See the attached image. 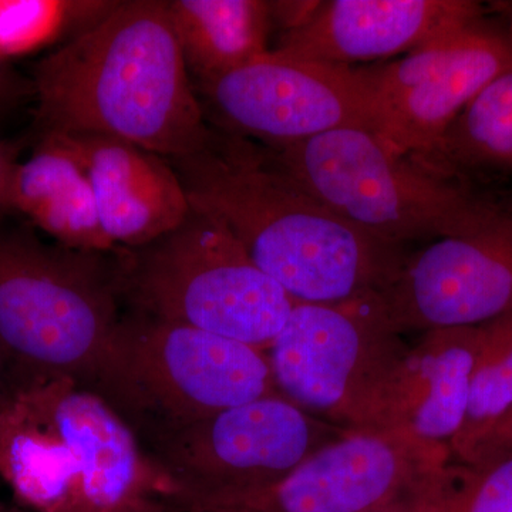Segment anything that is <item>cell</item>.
Instances as JSON below:
<instances>
[{"mask_svg":"<svg viewBox=\"0 0 512 512\" xmlns=\"http://www.w3.org/2000/svg\"><path fill=\"white\" fill-rule=\"evenodd\" d=\"M121 302L265 352L295 301L220 221L197 208L144 247L113 251Z\"/></svg>","mask_w":512,"mask_h":512,"instance_id":"6","label":"cell"},{"mask_svg":"<svg viewBox=\"0 0 512 512\" xmlns=\"http://www.w3.org/2000/svg\"><path fill=\"white\" fill-rule=\"evenodd\" d=\"M271 154L330 211L393 247L468 234L501 211L366 128H340Z\"/></svg>","mask_w":512,"mask_h":512,"instance_id":"7","label":"cell"},{"mask_svg":"<svg viewBox=\"0 0 512 512\" xmlns=\"http://www.w3.org/2000/svg\"><path fill=\"white\" fill-rule=\"evenodd\" d=\"M478 16L477 3L467 0H333L320 3L302 28L285 33L276 50L350 67L412 52Z\"/></svg>","mask_w":512,"mask_h":512,"instance_id":"14","label":"cell"},{"mask_svg":"<svg viewBox=\"0 0 512 512\" xmlns=\"http://www.w3.org/2000/svg\"><path fill=\"white\" fill-rule=\"evenodd\" d=\"M512 457V406L473 444L458 463L488 466Z\"/></svg>","mask_w":512,"mask_h":512,"instance_id":"23","label":"cell"},{"mask_svg":"<svg viewBox=\"0 0 512 512\" xmlns=\"http://www.w3.org/2000/svg\"><path fill=\"white\" fill-rule=\"evenodd\" d=\"M380 292L338 303H296L265 350L278 394L332 426L386 430L409 346Z\"/></svg>","mask_w":512,"mask_h":512,"instance_id":"8","label":"cell"},{"mask_svg":"<svg viewBox=\"0 0 512 512\" xmlns=\"http://www.w3.org/2000/svg\"><path fill=\"white\" fill-rule=\"evenodd\" d=\"M167 10L188 72L200 83L234 72L269 52V2L171 0Z\"/></svg>","mask_w":512,"mask_h":512,"instance_id":"18","label":"cell"},{"mask_svg":"<svg viewBox=\"0 0 512 512\" xmlns=\"http://www.w3.org/2000/svg\"><path fill=\"white\" fill-rule=\"evenodd\" d=\"M348 431L316 419L281 396L212 414L144 441L185 501L276 483Z\"/></svg>","mask_w":512,"mask_h":512,"instance_id":"10","label":"cell"},{"mask_svg":"<svg viewBox=\"0 0 512 512\" xmlns=\"http://www.w3.org/2000/svg\"><path fill=\"white\" fill-rule=\"evenodd\" d=\"M120 302L113 251L0 231V350L23 384L69 377L89 387Z\"/></svg>","mask_w":512,"mask_h":512,"instance_id":"4","label":"cell"},{"mask_svg":"<svg viewBox=\"0 0 512 512\" xmlns=\"http://www.w3.org/2000/svg\"><path fill=\"white\" fill-rule=\"evenodd\" d=\"M200 89L227 133L264 141L274 150L340 128L379 126L365 70L315 62L275 50Z\"/></svg>","mask_w":512,"mask_h":512,"instance_id":"11","label":"cell"},{"mask_svg":"<svg viewBox=\"0 0 512 512\" xmlns=\"http://www.w3.org/2000/svg\"><path fill=\"white\" fill-rule=\"evenodd\" d=\"M414 512H512V457L488 466L446 464Z\"/></svg>","mask_w":512,"mask_h":512,"instance_id":"22","label":"cell"},{"mask_svg":"<svg viewBox=\"0 0 512 512\" xmlns=\"http://www.w3.org/2000/svg\"><path fill=\"white\" fill-rule=\"evenodd\" d=\"M117 2L0 0V55H28L55 42L69 29L74 36L100 22Z\"/></svg>","mask_w":512,"mask_h":512,"instance_id":"21","label":"cell"},{"mask_svg":"<svg viewBox=\"0 0 512 512\" xmlns=\"http://www.w3.org/2000/svg\"><path fill=\"white\" fill-rule=\"evenodd\" d=\"M57 136L83 161L101 228L114 249L144 247L190 214L187 192L168 158L119 138Z\"/></svg>","mask_w":512,"mask_h":512,"instance_id":"15","label":"cell"},{"mask_svg":"<svg viewBox=\"0 0 512 512\" xmlns=\"http://www.w3.org/2000/svg\"><path fill=\"white\" fill-rule=\"evenodd\" d=\"M0 512H5V511H0Z\"/></svg>","mask_w":512,"mask_h":512,"instance_id":"29","label":"cell"},{"mask_svg":"<svg viewBox=\"0 0 512 512\" xmlns=\"http://www.w3.org/2000/svg\"><path fill=\"white\" fill-rule=\"evenodd\" d=\"M212 512H238V511H212Z\"/></svg>","mask_w":512,"mask_h":512,"instance_id":"28","label":"cell"},{"mask_svg":"<svg viewBox=\"0 0 512 512\" xmlns=\"http://www.w3.org/2000/svg\"><path fill=\"white\" fill-rule=\"evenodd\" d=\"M434 151L453 163L512 170V69L468 103Z\"/></svg>","mask_w":512,"mask_h":512,"instance_id":"19","label":"cell"},{"mask_svg":"<svg viewBox=\"0 0 512 512\" xmlns=\"http://www.w3.org/2000/svg\"><path fill=\"white\" fill-rule=\"evenodd\" d=\"M394 328L430 332L481 326L512 313V215L437 239L404 259L380 292Z\"/></svg>","mask_w":512,"mask_h":512,"instance_id":"13","label":"cell"},{"mask_svg":"<svg viewBox=\"0 0 512 512\" xmlns=\"http://www.w3.org/2000/svg\"><path fill=\"white\" fill-rule=\"evenodd\" d=\"M16 154L8 144L0 141V210H6L10 181L15 173Z\"/></svg>","mask_w":512,"mask_h":512,"instance_id":"26","label":"cell"},{"mask_svg":"<svg viewBox=\"0 0 512 512\" xmlns=\"http://www.w3.org/2000/svg\"><path fill=\"white\" fill-rule=\"evenodd\" d=\"M22 386V380L16 375L8 359L0 350V412L12 402L13 397Z\"/></svg>","mask_w":512,"mask_h":512,"instance_id":"25","label":"cell"},{"mask_svg":"<svg viewBox=\"0 0 512 512\" xmlns=\"http://www.w3.org/2000/svg\"><path fill=\"white\" fill-rule=\"evenodd\" d=\"M512 69V47L480 19L436 37L399 62L365 70L377 134L403 154H430L468 103Z\"/></svg>","mask_w":512,"mask_h":512,"instance_id":"12","label":"cell"},{"mask_svg":"<svg viewBox=\"0 0 512 512\" xmlns=\"http://www.w3.org/2000/svg\"><path fill=\"white\" fill-rule=\"evenodd\" d=\"M481 339L483 326L423 333L394 382L386 430L450 447L466 416Z\"/></svg>","mask_w":512,"mask_h":512,"instance_id":"16","label":"cell"},{"mask_svg":"<svg viewBox=\"0 0 512 512\" xmlns=\"http://www.w3.org/2000/svg\"><path fill=\"white\" fill-rule=\"evenodd\" d=\"M481 326L466 416L450 444L457 461L512 406V313Z\"/></svg>","mask_w":512,"mask_h":512,"instance_id":"20","label":"cell"},{"mask_svg":"<svg viewBox=\"0 0 512 512\" xmlns=\"http://www.w3.org/2000/svg\"><path fill=\"white\" fill-rule=\"evenodd\" d=\"M146 453L103 397L69 377L23 384L0 412V478L35 512H136Z\"/></svg>","mask_w":512,"mask_h":512,"instance_id":"3","label":"cell"},{"mask_svg":"<svg viewBox=\"0 0 512 512\" xmlns=\"http://www.w3.org/2000/svg\"><path fill=\"white\" fill-rule=\"evenodd\" d=\"M6 210L19 211L63 247L114 251L101 228L86 167L57 134H43L32 156L16 165Z\"/></svg>","mask_w":512,"mask_h":512,"instance_id":"17","label":"cell"},{"mask_svg":"<svg viewBox=\"0 0 512 512\" xmlns=\"http://www.w3.org/2000/svg\"><path fill=\"white\" fill-rule=\"evenodd\" d=\"M33 92L43 134L119 138L173 160L202 150L214 131L158 0L117 2L36 64Z\"/></svg>","mask_w":512,"mask_h":512,"instance_id":"2","label":"cell"},{"mask_svg":"<svg viewBox=\"0 0 512 512\" xmlns=\"http://www.w3.org/2000/svg\"><path fill=\"white\" fill-rule=\"evenodd\" d=\"M18 89V80L10 73L5 57L0 55V109L16 96Z\"/></svg>","mask_w":512,"mask_h":512,"instance_id":"27","label":"cell"},{"mask_svg":"<svg viewBox=\"0 0 512 512\" xmlns=\"http://www.w3.org/2000/svg\"><path fill=\"white\" fill-rule=\"evenodd\" d=\"M89 389L120 414L141 443L279 396L262 350L134 311L121 315Z\"/></svg>","mask_w":512,"mask_h":512,"instance_id":"5","label":"cell"},{"mask_svg":"<svg viewBox=\"0 0 512 512\" xmlns=\"http://www.w3.org/2000/svg\"><path fill=\"white\" fill-rule=\"evenodd\" d=\"M322 2H269V16L286 30L302 28L311 20Z\"/></svg>","mask_w":512,"mask_h":512,"instance_id":"24","label":"cell"},{"mask_svg":"<svg viewBox=\"0 0 512 512\" xmlns=\"http://www.w3.org/2000/svg\"><path fill=\"white\" fill-rule=\"evenodd\" d=\"M168 161L191 207L227 227L295 303L382 292L406 259L330 211L247 138L212 131L202 150Z\"/></svg>","mask_w":512,"mask_h":512,"instance_id":"1","label":"cell"},{"mask_svg":"<svg viewBox=\"0 0 512 512\" xmlns=\"http://www.w3.org/2000/svg\"><path fill=\"white\" fill-rule=\"evenodd\" d=\"M450 457V447L406 431H357L276 483L185 501L177 512H414Z\"/></svg>","mask_w":512,"mask_h":512,"instance_id":"9","label":"cell"}]
</instances>
